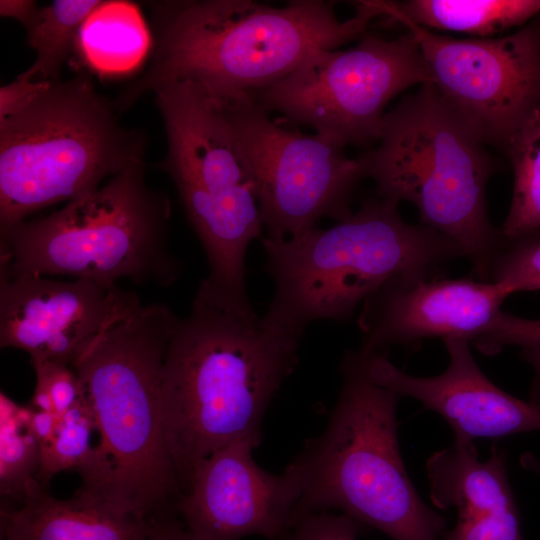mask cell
I'll return each mask as SVG.
<instances>
[{
	"label": "cell",
	"mask_w": 540,
	"mask_h": 540,
	"mask_svg": "<svg viewBox=\"0 0 540 540\" xmlns=\"http://www.w3.org/2000/svg\"><path fill=\"white\" fill-rule=\"evenodd\" d=\"M363 157L378 197L415 205L419 224L457 243L478 280L490 281L506 243L487 210L497 164L431 83L386 112L377 146Z\"/></svg>",
	"instance_id": "8992f818"
},
{
	"label": "cell",
	"mask_w": 540,
	"mask_h": 540,
	"mask_svg": "<svg viewBox=\"0 0 540 540\" xmlns=\"http://www.w3.org/2000/svg\"><path fill=\"white\" fill-rule=\"evenodd\" d=\"M140 302L134 292L88 279L0 277V346L29 353L31 363L71 366Z\"/></svg>",
	"instance_id": "4fadbf2b"
},
{
	"label": "cell",
	"mask_w": 540,
	"mask_h": 540,
	"mask_svg": "<svg viewBox=\"0 0 540 540\" xmlns=\"http://www.w3.org/2000/svg\"><path fill=\"white\" fill-rule=\"evenodd\" d=\"M85 74L47 81L0 118V232L34 211L73 201L144 162L145 136Z\"/></svg>",
	"instance_id": "ba28073f"
},
{
	"label": "cell",
	"mask_w": 540,
	"mask_h": 540,
	"mask_svg": "<svg viewBox=\"0 0 540 540\" xmlns=\"http://www.w3.org/2000/svg\"><path fill=\"white\" fill-rule=\"evenodd\" d=\"M260 442H231L194 467L176 512L196 540H281L289 530L300 476L292 463L282 474L261 468L252 455Z\"/></svg>",
	"instance_id": "7c38bea8"
},
{
	"label": "cell",
	"mask_w": 540,
	"mask_h": 540,
	"mask_svg": "<svg viewBox=\"0 0 540 540\" xmlns=\"http://www.w3.org/2000/svg\"><path fill=\"white\" fill-rule=\"evenodd\" d=\"M36 386L32 396L38 405L53 403L56 415L70 409L81 398V385L71 366L43 361L32 363Z\"/></svg>",
	"instance_id": "4316f807"
},
{
	"label": "cell",
	"mask_w": 540,
	"mask_h": 540,
	"mask_svg": "<svg viewBox=\"0 0 540 540\" xmlns=\"http://www.w3.org/2000/svg\"><path fill=\"white\" fill-rule=\"evenodd\" d=\"M521 463L527 470L533 471L540 476V459L531 453L521 457Z\"/></svg>",
	"instance_id": "d6a6232c"
},
{
	"label": "cell",
	"mask_w": 540,
	"mask_h": 540,
	"mask_svg": "<svg viewBox=\"0 0 540 540\" xmlns=\"http://www.w3.org/2000/svg\"><path fill=\"white\" fill-rule=\"evenodd\" d=\"M153 45L147 68L114 100L120 113L167 81L191 80L216 97L267 88L317 50L363 37L380 18L375 1H359L341 20L335 2L293 0L275 7L252 0L150 2Z\"/></svg>",
	"instance_id": "3957f363"
},
{
	"label": "cell",
	"mask_w": 540,
	"mask_h": 540,
	"mask_svg": "<svg viewBox=\"0 0 540 540\" xmlns=\"http://www.w3.org/2000/svg\"><path fill=\"white\" fill-rule=\"evenodd\" d=\"M33 408L16 404L0 394V492L16 507L24 499L26 484L36 477L41 462L40 444L31 426Z\"/></svg>",
	"instance_id": "603a6c76"
},
{
	"label": "cell",
	"mask_w": 540,
	"mask_h": 540,
	"mask_svg": "<svg viewBox=\"0 0 540 540\" xmlns=\"http://www.w3.org/2000/svg\"><path fill=\"white\" fill-rule=\"evenodd\" d=\"M301 333L244 314L200 284L179 318L161 375L167 445L182 495L196 464L243 438L298 363Z\"/></svg>",
	"instance_id": "7a4b0ae2"
},
{
	"label": "cell",
	"mask_w": 540,
	"mask_h": 540,
	"mask_svg": "<svg viewBox=\"0 0 540 540\" xmlns=\"http://www.w3.org/2000/svg\"><path fill=\"white\" fill-rule=\"evenodd\" d=\"M506 463L496 443L481 461L473 440L455 437L429 456L430 499L441 510L457 512L455 526L441 540H524Z\"/></svg>",
	"instance_id": "e0dca14e"
},
{
	"label": "cell",
	"mask_w": 540,
	"mask_h": 540,
	"mask_svg": "<svg viewBox=\"0 0 540 540\" xmlns=\"http://www.w3.org/2000/svg\"><path fill=\"white\" fill-rule=\"evenodd\" d=\"M381 17L400 16L428 30L492 38L540 15V0L375 1Z\"/></svg>",
	"instance_id": "ffe728a7"
},
{
	"label": "cell",
	"mask_w": 540,
	"mask_h": 540,
	"mask_svg": "<svg viewBox=\"0 0 540 540\" xmlns=\"http://www.w3.org/2000/svg\"><path fill=\"white\" fill-rule=\"evenodd\" d=\"M490 281L512 293L540 290V231L506 243L496 257Z\"/></svg>",
	"instance_id": "484cf974"
},
{
	"label": "cell",
	"mask_w": 540,
	"mask_h": 540,
	"mask_svg": "<svg viewBox=\"0 0 540 540\" xmlns=\"http://www.w3.org/2000/svg\"><path fill=\"white\" fill-rule=\"evenodd\" d=\"M101 0H55L38 7L24 27L27 43L36 51L34 63L18 75L34 81L59 80L63 64L75 50L77 33Z\"/></svg>",
	"instance_id": "44dd1931"
},
{
	"label": "cell",
	"mask_w": 540,
	"mask_h": 540,
	"mask_svg": "<svg viewBox=\"0 0 540 540\" xmlns=\"http://www.w3.org/2000/svg\"><path fill=\"white\" fill-rule=\"evenodd\" d=\"M47 83L21 77L0 88V118L23 108Z\"/></svg>",
	"instance_id": "f1b7e54d"
},
{
	"label": "cell",
	"mask_w": 540,
	"mask_h": 540,
	"mask_svg": "<svg viewBox=\"0 0 540 540\" xmlns=\"http://www.w3.org/2000/svg\"><path fill=\"white\" fill-rule=\"evenodd\" d=\"M216 98L242 152L268 238L295 237L324 217L339 222L353 213L354 194L367 178L363 155L347 156V145L330 134L281 126L249 93Z\"/></svg>",
	"instance_id": "9c48e42d"
},
{
	"label": "cell",
	"mask_w": 540,
	"mask_h": 540,
	"mask_svg": "<svg viewBox=\"0 0 540 540\" xmlns=\"http://www.w3.org/2000/svg\"><path fill=\"white\" fill-rule=\"evenodd\" d=\"M416 39L431 83L485 145L504 152L540 111V15L502 37L458 39L384 17Z\"/></svg>",
	"instance_id": "8fae6325"
},
{
	"label": "cell",
	"mask_w": 540,
	"mask_h": 540,
	"mask_svg": "<svg viewBox=\"0 0 540 540\" xmlns=\"http://www.w3.org/2000/svg\"><path fill=\"white\" fill-rule=\"evenodd\" d=\"M152 92L163 118L167 154L158 168L175 187L230 198L255 194L220 101L191 80L167 81Z\"/></svg>",
	"instance_id": "2e32d148"
},
{
	"label": "cell",
	"mask_w": 540,
	"mask_h": 540,
	"mask_svg": "<svg viewBox=\"0 0 540 540\" xmlns=\"http://www.w3.org/2000/svg\"><path fill=\"white\" fill-rule=\"evenodd\" d=\"M179 318L141 302L117 319L71 365L94 416L99 442L78 497L149 521L177 514L182 497L165 434L161 375Z\"/></svg>",
	"instance_id": "6da1fadb"
},
{
	"label": "cell",
	"mask_w": 540,
	"mask_h": 540,
	"mask_svg": "<svg viewBox=\"0 0 540 540\" xmlns=\"http://www.w3.org/2000/svg\"><path fill=\"white\" fill-rule=\"evenodd\" d=\"M38 5L32 0H1L0 15L13 18L25 27L38 9Z\"/></svg>",
	"instance_id": "1f68e13d"
},
{
	"label": "cell",
	"mask_w": 540,
	"mask_h": 540,
	"mask_svg": "<svg viewBox=\"0 0 540 540\" xmlns=\"http://www.w3.org/2000/svg\"><path fill=\"white\" fill-rule=\"evenodd\" d=\"M368 356L362 346L344 353L328 423L291 462L300 476L292 523L337 510L393 540H441L448 521L422 500L404 465L399 396L370 377Z\"/></svg>",
	"instance_id": "277c9868"
},
{
	"label": "cell",
	"mask_w": 540,
	"mask_h": 540,
	"mask_svg": "<svg viewBox=\"0 0 540 540\" xmlns=\"http://www.w3.org/2000/svg\"><path fill=\"white\" fill-rule=\"evenodd\" d=\"M170 212L167 195L148 185L144 162L132 165L60 210L0 232V277L169 287L184 270L170 250Z\"/></svg>",
	"instance_id": "52a82bcc"
},
{
	"label": "cell",
	"mask_w": 540,
	"mask_h": 540,
	"mask_svg": "<svg viewBox=\"0 0 540 540\" xmlns=\"http://www.w3.org/2000/svg\"><path fill=\"white\" fill-rule=\"evenodd\" d=\"M153 45L140 7L131 1L108 0L87 16L75 50L90 70L102 77L131 74L148 60Z\"/></svg>",
	"instance_id": "d6986e66"
},
{
	"label": "cell",
	"mask_w": 540,
	"mask_h": 540,
	"mask_svg": "<svg viewBox=\"0 0 540 540\" xmlns=\"http://www.w3.org/2000/svg\"><path fill=\"white\" fill-rule=\"evenodd\" d=\"M58 415L33 409L31 426L40 444V448L49 444L55 434Z\"/></svg>",
	"instance_id": "4dcf8cb0"
},
{
	"label": "cell",
	"mask_w": 540,
	"mask_h": 540,
	"mask_svg": "<svg viewBox=\"0 0 540 540\" xmlns=\"http://www.w3.org/2000/svg\"><path fill=\"white\" fill-rule=\"evenodd\" d=\"M149 521L116 514L77 495L55 498L32 477L22 503L1 508V540H143Z\"/></svg>",
	"instance_id": "ac0fdd59"
},
{
	"label": "cell",
	"mask_w": 540,
	"mask_h": 540,
	"mask_svg": "<svg viewBox=\"0 0 540 540\" xmlns=\"http://www.w3.org/2000/svg\"><path fill=\"white\" fill-rule=\"evenodd\" d=\"M504 153L514 182L500 230L506 240H514L540 231V111L511 137Z\"/></svg>",
	"instance_id": "7402d4cb"
},
{
	"label": "cell",
	"mask_w": 540,
	"mask_h": 540,
	"mask_svg": "<svg viewBox=\"0 0 540 540\" xmlns=\"http://www.w3.org/2000/svg\"><path fill=\"white\" fill-rule=\"evenodd\" d=\"M143 540H196L177 514L166 515L149 521Z\"/></svg>",
	"instance_id": "f546056e"
},
{
	"label": "cell",
	"mask_w": 540,
	"mask_h": 540,
	"mask_svg": "<svg viewBox=\"0 0 540 540\" xmlns=\"http://www.w3.org/2000/svg\"><path fill=\"white\" fill-rule=\"evenodd\" d=\"M470 344L489 356L508 346L518 347L520 358L533 370L529 400L540 405V318H523L501 310Z\"/></svg>",
	"instance_id": "d4e9b609"
},
{
	"label": "cell",
	"mask_w": 540,
	"mask_h": 540,
	"mask_svg": "<svg viewBox=\"0 0 540 540\" xmlns=\"http://www.w3.org/2000/svg\"><path fill=\"white\" fill-rule=\"evenodd\" d=\"M449 363L439 375L412 376L397 368L387 353L369 351L367 369L378 384L399 397H410L439 414L455 438L497 439L540 431V405L517 398L495 385L480 369L463 338L443 341Z\"/></svg>",
	"instance_id": "9a60e30c"
},
{
	"label": "cell",
	"mask_w": 540,
	"mask_h": 540,
	"mask_svg": "<svg viewBox=\"0 0 540 540\" xmlns=\"http://www.w3.org/2000/svg\"><path fill=\"white\" fill-rule=\"evenodd\" d=\"M363 527L342 513L315 512L296 519L281 540H358Z\"/></svg>",
	"instance_id": "83f0119b"
},
{
	"label": "cell",
	"mask_w": 540,
	"mask_h": 540,
	"mask_svg": "<svg viewBox=\"0 0 540 540\" xmlns=\"http://www.w3.org/2000/svg\"><path fill=\"white\" fill-rule=\"evenodd\" d=\"M428 82L419 45L407 31L394 39L365 34L347 50H317L279 82L249 94L293 124L367 146L380 138L387 104Z\"/></svg>",
	"instance_id": "30bf717a"
},
{
	"label": "cell",
	"mask_w": 540,
	"mask_h": 540,
	"mask_svg": "<svg viewBox=\"0 0 540 540\" xmlns=\"http://www.w3.org/2000/svg\"><path fill=\"white\" fill-rule=\"evenodd\" d=\"M96 431L93 413L81 393V398L58 416L52 441L41 448L40 468L36 480L45 488L57 473L80 470L88 461L92 449L91 437Z\"/></svg>",
	"instance_id": "cb8c5ba5"
},
{
	"label": "cell",
	"mask_w": 540,
	"mask_h": 540,
	"mask_svg": "<svg viewBox=\"0 0 540 540\" xmlns=\"http://www.w3.org/2000/svg\"><path fill=\"white\" fill-rule=\"evenodd\" d=\"M512 291L504 284L443 275L398 276L364 301L358 318L361 346L388 353L430 338L471 340L501 311Z\"/></svg>",
	"instance_id": "5bb4252c"
},
{
	"label": "cell",
	"mask_w": 540,
	"mask_h": 540,
	"mask_svg": "<svg viewBox=\"0 0 540 540\" xmlns=\"http://www.w3.org/2000/svg\"><path fill=\"white\" fill-rule=\"evenodd\" d=\"M275 292L263 317L303 334L316 320L346 322L356 307L398 276L443 275L464 257L450 238L407 223L398 203L374 197L334 226L262 238Z\"/></svg>",
	"instance_id": "5b68a950"
}]
</instances>
